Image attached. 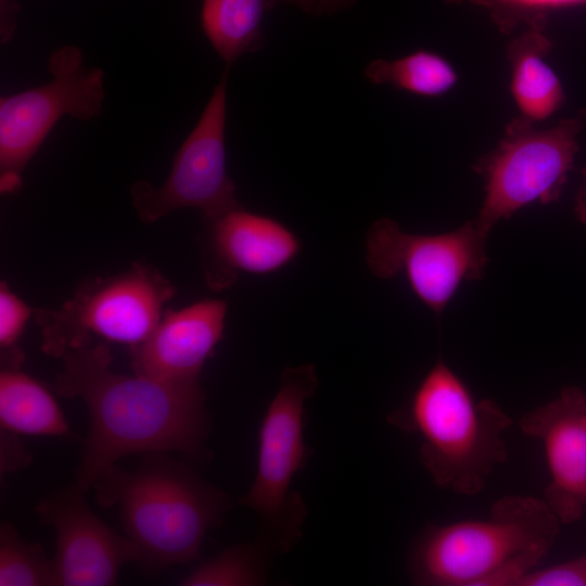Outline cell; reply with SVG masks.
<instances>
[{
	"instance_id": "cell-1",
	"label": "cell",
	"mask_w": 586,
	"mask_h": 586,
	"mask_svg": "<svg viewBox=\"0 0 586 586\" xmlns=\"http://www.w3.org/2000/svg\"><path fill=\"white\" fill-rule=\"evenodd\" d=\"M54 387L65 398H80L89 431L74 471L85 492L116 461L130 454L178 453L192 463L207 460L211 418L201 382L169 383L111 369L107 343L64 351Z\"/></svg>"
},
{
	"instance_id": "cell-2",
	"label": "cell",
	"mask_w": 586,
	"mask_h": 586,
	"mask_svg": "<svg viewBox=\"0 0 586 586\" xmlns=\"http://www.w3.org/2000/svg\"><path fill=\"white\" fill-rule=\"evenodd\" d=\"M138 467L116 464L92 483L102 507H117L126 536L145 572L194 560L208 531L238 500L202 479L187 460L167 451L139 455Z\"/></svg>"
},
{
	"instance_id": "cell-3",
	"label": "cell",
	"mask_w": 586,
	"mask_h": 586,
	"mask_svg": "<svg viewBox=\"0 0 586 586\" xmlns=\"http://www.w3.org/2000/svg\"><path fill=\"white\" fill-rule=\"evenodd\" d=\"M561 522L544 498L506 495L489 517L429 525L409 553L421 586H519L547 556Z\"/></svg>"
},
{
	"instance_id": "cell-4",
	"label": "cell",
	"mask_w": 586,
	"mask_h": 586,
	"mask_svg": "<svg viewBox=\"0 0 586 586\" xmlns=\"http://www.w3.org/2000/svg\"><path fill=\"white\" fill-rule=\"evenodd\" d=\"M387 422L420 440V461L434 484L458 495L481 493L508 457L511 417L492 399L476 400L442 358Z\"/></svg>"
},
{
	"instance_id": "cell-5",
	"label": "cell",
	"mask_w": 586,
	"mask_h": 586,
	"mask_svg": "<svg viewBox=\"0 0 586 586\" xmlns=\"http://www.w3.org/2000/svg\"><path fill=\"white\" fill-rule=\"evenodd\" d=\"M315 366L286 367L258 432L257 467L247 493L238 505L259 517L256 540L273 557L288 552L302 536L307 514L302 496L291 484L310 450L304 441L305 404L316 392Z\"/></svg>"
},
{
	"instance_id": "cell-6",
	"label": "cell",
	"mask_w": 586,
	"mask_h": 586,
	"mask_svg": "<svg viewBox=\"0 0 586 586\" xmlns=\"http://www.w3.org/2000/svg\"><path fill=\"white\" fill-rule=\"evenodd\" d=\"M175 286L156 268L133 263L126 271L81 284L61 308L36 309L41 349L60 357L92 342L142 343L155 329Z\"/></svg>"
},
{
	"instance_id": "cell-7",
	"label": "cell",
	"mask_w": 586,
	"mask_h": 586,
	"mask_svg": "<svg viewBox=\"0 0 586 586\" xmlns=\"http://www.w3.org/2000/svg\"><path fill=\"white\" fill-rule=\"evenodd\" d=\"M533 124L513 117L497 146L473 167L484 179L485 193L474 221L487 235L519 209L559 199L578 151V135L586 128V110L549 128Z\"/></svg>"
},
{
	"instance_id": "cell-8",
	"label": "cell",
	"mask_w": 586,
	"mask_h": 586,
	"mask_svg": "<svg viewBox=\"0 0 586 586\" xmlns=\"http://www.w3.org/2000/svg\"><path fill=\"white\" fill-rule=\"evenodd\" d=\"M47 67L51 81L0 99L2 193L21 188L26 165L61 117L88 120L101 114L104 73L99 67H87L78 47L55 49Z\"/></svg>"
},
{
	"instance_id": "cell-9",
	"label": "cell",
	"mask_w": 586,
	"mask_h": 586,
	"mask_svg": "<svg viewBox=\"0 0 586 586\" xmlns=\"http://www.w3.org/2000/svg\"><path fill=\"white\" fill-rule=\"evenodd\" d=\"M486 239L474 219L454 231L418 234L382 218L366 234V262L375 277L404 276L417 297L438 317L462 282L483 276L488 262Z\"/></svg>"
},
{
	"instance_id": "cell-10",
	"label": "cell",
	"mask_w": 586,
	"mask_h": 586,
	"mask_svg": "<svg viewBox=\"0 0 586 586\" xmlns=\"http://www.w3.org/2000/svg\"><path fill=\"white\" fill-rule=\"evenodd\" d=\"M227 66L196 125L178 149L170 173L160 188L140 180L131 187L135 211L144 224L186 207L198 208L212 220L240 206L235 186L227 174L225 129Z\"/></svg>"
},
{
	"instance_id": "cell-11",
	"label": "cell",
	"mask_w": 586,
	"mask_h": 586,
	"mask_svg": "<svg viewBox=\"0 0 586 586\" xmlns=\"http://www.w3.org/2000/svg\"><path fill=\"white\" fill-rule=\"evenodd\" d=\"M76 483L42 497L35 513L55 534L53 586H111L125 564L137 563L131 540L109 527L89 508Z\"/></svg>"
},
{
	"instance_id": "cell-12",
	"label": "cell",
	"mask_w": 586,
	"mask_h": 586,
	"mask_svg": "<svg viewBox=\"0 0 586 586\" xmlns=\"http://www.w3.org/2000/svg\"><path fill=\"white\" fill-rule=\"evenodd\" d=\"M519 425L544 448L549 472L545 501L561 524L577 522L586 512V392L566 386L523 415Z\"/></svg>"
},
{
	"instance_id": "cell-13",
	"label": "cell",
	"mask_w": 586,
	"mask_h": 586,
	"mask_svg": "<svg viewBox=\"0 0 586 586\" xmlns=\"http://www.w3.org/2000/svg\"><path fill=\"white\" fill-rule=\"evenodd\" d=\"M203 269L215 291L230 288L240 272L273 273L301 252L297 235L275 218L238 206L206 220Z\"/></svg>"
},
{
	"instance_id": "cell-14",
	"label": "cell",
	"mask_w": 586,
	"mask_h": 586,
	"mask_svg": "<svg viewBox=\"0 0 586 586\" xmlns=\"http://www.w3.org/2000/svg\"><path fill=\"white\" fill-rule=\"evenodd\" d=\"M227 303L205 298L164 311L151 334L129 348L135 373L169 383L200 382L224 335Z\"/></svg>"
},
{
	"instance_id": "cell-15",
	"label": "cell",
	"mask_w": 586,
	"mask_h": 586,
	"mask_svg": "<svg viewBox=\"0 0 586 586\" xmlns=\"http://www.w3.org/2000/svg\"><path fill=\"white\" fill-rule=\"evenodd\" d=\"M545 29H523L507 48L512 97L520 115L534 123L551 116L564 102L561 82L545 60L553 47Z\"/></svg>"
},
{
	"instance_id": "cell-16",
	"label": "cell",
	"mask_w": 586,
	"mask_h": 586,
	"mask_svg": "<svg viewBox=\"0 0 586 586\" xmlns=\"http://www.w3.org/2000/svg\"><path fill=\"white\" fill-rule=\"evenodd\" d=\"M0 425L17 435H73L52 393L21 368L3 367L0 372Z\"/></svg>"
},
{
	"instance_id": "cell-17",
	"label": "cell",
	"mask_w": 586,
	"mask_h": 586,
	"mask_svg": "<svg viewBox=\"0 0 586 586\" xmlns=\"http://www.w3.org/2000/svg\"><path fill=\"white\" fill-rule=\"evenodd\" d=\"M275 5V0H203V31L227 66L263 48L262 24Z\"/></svg>"
},
{
	"instance_id": "cell-18",
	"label": "cell",
	"mask_w": 586,
	"mask_h": 586,
	"mask_svg": "<svg viewBox=\"0 0 586 586\" xmlns=\"http://www.w3.org/2000/svg\"><path fill=\"white\" fill-rule=\"evenodd\" d=\"M373 85H390L422 97L446 93L457 82V73L443 56L417 50L396 60L377 59L365 71Z\"/></svg>"
},
{
	"instance_id": "cell-19",
	"label": "cell",
	"mask_w": 586,
	"mask_h": 586,
	"mask_svg": "<svg viewBox=\"0 0 586 586\" xmlns=\"http://www.w3.org/2000/svg\"><path fill=\"white\" fill-rule=\"evenodd\" d=\"M273 556L256 539L226 548L195 566L181 586H258L266 582Z\"/></svg>"
},
{
	"instance_id": "cell-20",
	"label": "cell",
	"mask_w": 586,
	"mask_h": 586,
	"mask_svg": "<svg viewBox=\"0 0 586 586\" xmlns=\"http://www.w3.org/2000/svg\"><path fill=\"white\" fill-rule=\"evenodd\" d=\"M0 586H53L51 558L11 522L0 525Z\"/></svg>"
},
{
	"instance_id": "cell-21",
	"label": "cell",
	"mask_w": 586,
	"mask_h": 586,
	"mask_svg": "<svg viewBox=\"0 0 586 586\" xmlns=\"http://www.w3.org/2000/svg\"><path fill=\"white\" fill-rule=\"evenodd\" d=\"M449 3H470L485 9L493 23L504 34L519 27L546 28V16L555 9L586 3V0H445Z\"/></svg>"
},
{
	"instance_id": "cell-22",
	"label": "cell",
	"mask_w": 586,
	"mask_h": 586,
	"mask_svg": "<svg viewBox=\"0 0 586 586\" xmlns=\"http://www.w3.org/2000/svg\"><path fill=\"white\" fill-rule=\"evenodd\" d=\"M35 310L12 292L5 281L0 284V349L3 367L21 368L24 353L18 340Z\"/></svg>"
},
{
	"instance_id": "cell-23",
	"label": "cell",
	"mask_w": 586,
	"mask_h": 586,
	"mask_svg": "<svg viewBox=\"0 0 586 586\" xmlns=\"http://www.w3.org/2000/svg\"><path fill=\"white\" fill-rule=\"evenodd\" d=\"M519 586H586V552L552 566L534 569Z\"/></svg>"
},
{
	"instance_id": "cell-24",
	"label": "cell",
	"mask_w": 586,
	"mask_h": 586,
	"mask_svg": "<svg viewBox=\"0 0 586 586\" xmlns=\"http://www.w3.org/2000/svg\"><path fill=\"white\" fill-rule=\"evenodd\" d=\"M29 456L20 444L17 434L1 430V471H12L28 462Z\"/></svg>"
},
{
	"instance_id": "cell-25",
	"label": "cell",
	"mask_w": 586,
	"mask_h": 586,
	"mask_svg": "<svg viewBox=\"0 0 586 586\" xmlns=\"http://www.w3.org/2000/svg\"><path fill=\"white\" fill-rule=\"evenodd\" d=\"M276 4L289 3L310 15L331 14L351 8L354 0H275Z\"/></svg>"
},
{
	"instance_id": "cell-26",
	"label": "cell",
	"mask_w": 586,
	"mask_h": 586,
	"mask_svg": "<svg viewBox=\"0 0 586 586\" xmlns=\"http://www.w3.org/2000/svg\"><path fill=\"white\" fill-rule=\"evenodd\" d=\"M1 3V42L11 40L16 25V3L14 0H0Z\"/></svg>"
},
{
	"instance_id": "cell-27",
	"label": "cell",
	"mask_w": 586,
	"mask_h": 586,
	"mask_svg": "<svg viewBox=\"0 0 586 586\" xmlns=\"http://www.w3.org/2000/svg\"><path fill=\"white\" fill-rule=\"evenodd\" d=\"M574 212L578 220L586 226V168L583 170L582 182L575 196Z\"/></svg>"
}]
</instances>
